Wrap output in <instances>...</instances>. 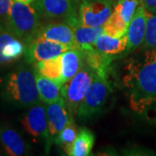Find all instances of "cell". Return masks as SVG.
Instances as JSON below:
<instances>
[{
    "instance_id": "6da1fadb",
    "label": "cell",
    "mask_w": 156,
    "mask_h": 156,
    "mask_svg": "<svg viewBox=\"0 0 156 156\" xmlns=\"http://www.w3.org/2000/svg\"><path fill=\"white\" fill-rule=\"evenodd\" d=\"M122 83L134 111L141 113L156 103V49L144 50L127 62Z\"/></svg>"
},
{
    "instance_id": "7a4b0ae2",
    "label": "cell",
    "mask_w": 156,
    "mask_h": 156,
    "mask_svg": "<svg viewBox=\"0 0 156 156\" xmlns=\"http://www.w3.org/2000/svg\"><path fill=\"white\" fill-rule=\"evenodd\" d=\"M2 98L17 108H30L40 102L34 69L24 62L1 80Z\"/></svg>"
},
{
    "instance_id": "3957f363",
    "label": "cell",
    "mask_w": 156,
    "mask_h": 156,
    "mask_svg": "<svg viewBox=\"0 0 156 156\" xmlns=\"http://www.w3.org/2000/svg\"><path fill=\"white\" fill-rule=\"evenodd\" d=\"M41 20L32 3L23 4L13 0L5 28L27 44L36 36Z\"/></svg>"
},
{
    "instance_id": "277c9868",
    "label": "cell",
    "mask_w": 156,
    "mask_h": 156,
    "mask_svg": "<svg viewBox=\"0 0 156 156\" xmlns=\"http://www.w3.org/2000/svg\"><path fill=\"white\" fill-rule=\"evenodd\" d=\"M110 93L111 87L108 79L96 74L78 107L76 115L78 120L88 121L98 115L106 105Z\"/></svg>"
},
{
    "instance_id": "5b68a950",
    "label": "cell",
    "mask_w": 156,
    "mask_h": 156,
    "mask_svg": "<svg viewBox=\"0 0 156 156\" xmlns=\"http://www.w3.org/2000/svg\"><path fill=\"white\" fill-rule=\"evenodd\" d=\"M32 5L41 19L61 21L71 27L80 23L78 17L80 0H35Z\"/></svg>"
},
{
    "instance_id": "8992f818",
    "label": "cell",
    "mask_w": 156,
    "mask_h": 156,
    "mask_svg": "<svg viewBox=\"0 0 156 156\" xmlns=\"http://www.w3.org/2000/svg\"><path fill=\"white\" fill-rule=\"evenodd\" d=\"M95 76L96 73L84 63L81 69L61 87L62 97L73 117L76 115L78 107Z\"/></svg>"
},
{
    "instance_id": "52a82bcc",
    "label": "cell",
    "mask_w": 156,
    "mask_h": 156,
    "mask_svg": "<svg viewBox=\"0 0 156 156\" xmlns=\"http://www.w3.org/2000/svg\"><path fill=\"white\" fill-rule=\"evenodd\" d=\"M115 0H80L78 17L81 24L103 26L113 11Z\"/></svg>"
},
{
    "instance_id": "ba28073f",
    "label": "cell",
    "mask_w": 156,
    "mask_h": 156,
    "mask_svg": "<svg viewBox=\"0 0 156 156\" xmlns=\"http://www.w3.org/2000/svg\"><path fill=\"white\" fill-rule=\"evenodd\" d=\"M28 108L21 119L23 128L27 134L33 138L34 140H44L47 148H49L52 142L48 132L45 107L39 102Z\"/></svg>"
},
{
    "instance_id": "9c48e42d",
    "label": "cell",
    "mask_w": 156,
    "mask_h": 156,
    "mask_svg": "<svg viewBox=\"0 0 156 156\" xmlns=\"http://www.w3.org/2000/svg\"><path fill=\"white\" fill-rule=\"evenodd\" d=\"M69 49L72 48L54 41L34 37L26 44L23 57L26 63L35 64L40 61L61 56Z\"/></svg>"
},
{
    "instance_id": "30bf717a",
    "label": "cell",
    "mask_w": 156,
    "mask_h": 156,
    "mask_svg": "<svg viewBox=\"0 0 156 156\" xmlns=\"http://www.w3.org/2000/svg\"><path fill=\"white\" fill-rule=\"evenodd\" d=\"M34 37L44 38L68 45L70 48H79L74 37L73 28L66 23L61 21H50L41 23Z\"/></svg>"
},
{
    "instance_id": "8fae6325",
    "label": "cell",
    "mask_w": 156,
    "mask_h": 156,
    "mask_svg": "<svg viewBox=\"0 0 156 156\" xmlns=\"http://www.w3.org/2000/svg\"><path fill=\"white\" fill-rule=\"evenodd\" d=\"M45 109L49 136L51 142H53L56 134L70 121L74 120V117L69 112L62 97L56 101L47 104Z\"/></svg>"
},
{
    "instance_id": "7c38bea8",
    "label": "cell",
    "mask_w": 156,
    "mask_h": 156,
    "mask_svg": "<svg viewBox=\"0 0 156 156\" xmlns=\"http://www.w3.org/2000/svg\"><path fill=\"white\" fill-rule=\"evenodd\" d=\"M147 23V11L144 7L140 5L134 16L129 23L127 30V47L125 50V56L129 53L134 52L141 48L144 40Z\"/></svg>"
},
{
    "instance_id": "4fadbf2b",
    "label": "cell",
    "mask_w": 156,
    "mask_h": 156,
    "mask_svg": "<svg viewBox=\"0 0 156 156\" xmlns=\"http://www.w3.org/2000/svg\"><path fill=\"white\" fill-rule=\"evenodd\" d=\"M80 49L83 52L85 63L101 77L108 79L112 62L116 59V57L95 50L93 44L85 45L80 47Z\"/></svg>"
},
{
    "instance_id": "5bb4252c",
    "label": "cell",
    "mask_w": 156,
    "mask_h": 156,
    "mask_svg": "<svg viewBox=\"0 0 156 156\" xmlns=\"http://www.w3.org/2000/svg\"><path fill=\"white\" fill-rule=\"evenodd\" d=\"M62 76L63 83L72 78L85 63L84 54L80 48L69 49L61 55Z\"/></svg>"
},
{
    "instance_id": "9a60e30c",
    "label": "cell",
    "mask_w": 156,
    "mask_h": 156,
    "mask_svg": "<svg viewBox=\"0 0 156 156\" xmlns=\"http://www.w3.org/2000/svg\"><path fill=\"white\" fill-rule=\"evenodd\" d=\"M37 89L40 101L45 104H50L61 99V85L56 83L53 80L41 75L34 69Z\"/></svg>"
},
{
    "instance_id": "2e32d148",
    "label": "cell",
    "mask_w": 156,
    "mask_h": 156,
    "mask_svg": "<svg viewBox=\"0 0 156 156\" xmlns=\"http://www.w3.org/2000/svg\"><path fill=\"white\" fill-rule=\"evenodd\" d=\"M94 144L93 132L89 128H82L78 130L76 139L64 150L69 156H87L90 154Z\"/></svg>"
},
{
    "instance_id": "e0dca14e",
    "label": "cell",
    "mask_w": 156,
    "mask_h": 156,
    "mask_svg": "<svg viewBox=\"0 0 156 156\" xmlns=\"http://www.w3.org/2000/svg\"><path fill=\"white\" fill-rule=\"evenodd\" d=\"M93 47L100 52L118 58L125 54L127 47V36L124 35L121 37H112L102 33L95 40Z\"/></svg>"
},
{
    "instance_id": "ac0fdd59",
    "label": "cell",
    "mask_w": 156,
    "mask_h": 156,
    "mask_svg": "<svg viewBox=\"0 0 156 156\" xmlns=\"http://www.w3.org/2000/svg\"><path fill=\"white\" fill-rule=\"evenodd\" d=\"M0 141L6 154L21 156L26 153V144L17 132L10 128L0 129Z\"/></svg>"
},
{
    "instance_id": "d6986e66",
    "label": "cell",
    "mask_w": 156,
    "mask_h": 156,
    "mask_svg": "<svg viewBox=\"0 0 156 156\" xmlns=\"http://www.w3.org/2000/svg\"><path fill=\"white\" fill-rule=\"evenodd\" d=\"M36 69L41 75L50 78L56 83L62 86L63 81L62 76V57L61 56L40 61L34 65Z\"/></svg>"
},
{
    "instance_id": "ffe728a7",
    "label": "cell",
    "mask_w": 156,
    "mask_h": 156,
    "mask_svg": "<svg viewBox=\"0 0 156 156\" xmlns=\"http://www.w3.org/2000/svg\"><path fill=\"white\" fill-rule=\"evenodd\" d=\"M74 30L75 42L78 47H83L85 45H91L95 42L97 37L103 33L102 26H87L81 24L80 23L72 26Z\"/></svg>"
},
{
    "instance_id": "44dd1931",
    "label": "cell",
    "mask_w": 156,
    "mask_h": 156,
    "mask_svg": "<svg viewBox=\"0 0 156 156\" xmlns=\"http://www.w3.org/2000/svg\"><path fill=\"white\" fill-rule=\"evenodd\" d=\"M103 34L112 37H121L127 33L128 24L123 21L121 16L115 11H112L110 17L108 18L102 26Z\"/></svg>"
},
{
    "instance_id": "7402d4cb",
    "label": "cell",
    "mask_w": 156,
    "mask_h": 156,
    "mask_svg": "<svg viewBox=\"0 0 156 156\" xmlns=\"http://www.w3.org/2000/svg\"><path fill=\"white\" fill-rule=\"evenodd\" d=\"M140 5V0H115L113 11L118 13L128 26Z\"/></svg>"
},
{
    "instance_id": "603a6c76",
    "label": "cell",
    "mask_w": 156,
    "mask_h": 156,
    "mask_svg": "<svg viewBox=\"0 0 156 156\" xmlns=\"http://www.w3.org/2000/svg\"><path fill=\"white\" fill-rule=\"evenodd\" d=\"M141 48L143 50L156 49V13L147 11L145 36Z\"/></svg>"
},
{
    "instance_id": "cb8c5ba5",
    "label": "cell",
    "mask_w": 156,
    "mask_h": 156,
    "mask_svg": "<svg viewBox=\"0 0 156 156\" xmlns=\"http://www.w3.org/2000/svg\"><path fill=\"white\" fill-rule=\"evenodd\" d=\"M26 49V44L16 37L10 40L4 47L3 54L8 62L15 61L23 56Z\"/></svg>"
},
{
    "instance_id": "d4e9b609",
    "label": "cell",
    "mask_w": 156,
    "mask_h": 156,
    "mask_svg": "<svg viewBox=\"0 0 156 156\" xmlns=\"http://www.w3.org/2000/svg\"><path fill=\"white\" fill-rule=\"evenodd\" d=\"M77 132L78 129L74 123V120H72L56 134V136L53 140V143L62 147L65 149L68 146L70 145L73 142V140L76 139Z\"/></svg>"
},
{
    "instance_id": "484cf974",
    "label": "cell",
    "mask_w": 156,
    "mask_h": 156,
    "mask_svg": "<svg viewBox=\"0 0 156 156\" xmlns=\"http://www.w3.org/2000/svg\"><path fill=\"white\" fill-rule=\"evenodd\" d=\"M14 37L15 36H13L11 32H9L5 28L0 30V65L8 63V61L6 60V58L3 54V50H4L5 45Z\"/></svg>"
},
{
    "instance_id": "4316f807",
    "label": "cell",
    "mask_w": 156,
    "mask_h": 156,
    "mask_svg": "<svg viewBox=\"0 0 156 156\" xmlns=\"http://www.w3.org/2000/svg\"><path fill=\"white\" fill-rule=\"evenodd\" d=\"M13 0H0V23L5 27Z\"/></svg>"
},
{
    "instance_id": "83f0119b",
    "label": "cell",
    "mask_w": 156,
    "mask_h": 156,
    "mask_svg": "<svg viewBox=\"0 0 156 156\" xmlns=\"http://www.w3.org/2000/svg\"><path fill=\"white\" fill-rule=\"evenodd\" d=\"M140 5L147 12L156 13V0H140Z\"/></svg>"
},
{
    "instance_id": "f1b7e54d",
    "label": "cell",
    "mask_w": 156,
    "mask_h": 156,
    "mask_svg": "<svg viewBox=\"0 0 156 156\" xmlns=\"http://www.w3.org/2000/svg\"><path fill=\"white\" fill-rule=\"evenodd\" d=\"M14 1L20 2V3H23V4H31L32 3V0H14Z\"/></svg>"
},
{
    "instance_id": "f546056e",
    "label": "cell",
    "mask_w": 156,
    "mask_h": 156,
    "mask_svg": "<svg viewBox=\"0 0 156 156\" xmlns=\"http://www.w3.org/2000/svg\"><path fill=\"white\" fill-rule=\"evenodd\" d=\"M3 28H5V27H4V26H3V25H2V24L0 23V30H2Z\"/></svg>"
},
{
    "instance_id": "4dcf8cb0",
    "label": "cell",
    "mask_w": 156,
    "mask_h": 156,
    "mask_svg": "<svg viewBox=\"0 0 156 156\" xmlns=\"http://www.w3.org/2000/svg\"><path fill=\"white\" fill-rule=\"evenodd\" d=\"M33 1H35V0H32V2H33Z\"/></svg>"
}]
</instances>
